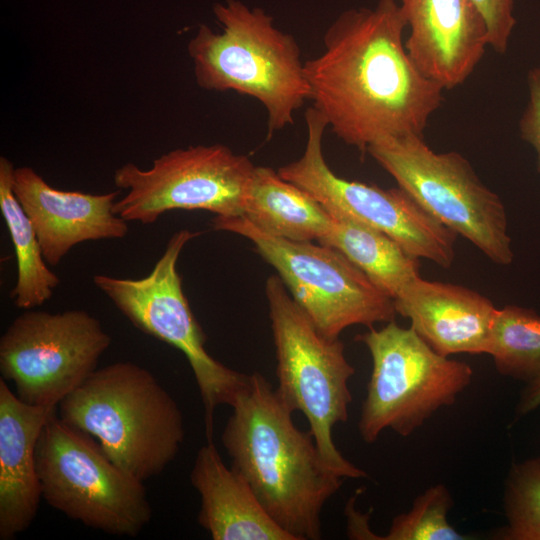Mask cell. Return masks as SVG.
<instances>
[{"instance_id": "obj_10", "label": "cell", "mask_w": 540, "mask_h": 540, "mask_svg": "<svg viewBox=\"0 0 540 540\" xmlns=\"http://www.w3.org/2000/svg\"><path fill=\"white\" fill-rule=\"evenodd\" d=\"M211 224L250 240L324 336L339 338L353 325L395 320L393 300L337 249L269 235L244 216H215Z\"/></svg>"}, {"instance_id": "obj_22", "label": "cell", "mask_w": 540, "mask_h": 540, "mask_svg": "<svg viewBox=\"0 0 540 540\" xmlns=\"http://www.w3.org/2000/svg\"><path fill=\"white\" fill-rule=\"evenodd\" d=\"M503 376L531 381L540 376V315L516 305L497 309L490 349Z\"/></svg>"}, {"instance_id": "obj_25", "label": "cell", "mask_w": 540, "mask_h": 540, "mask_svg": "<svg viewBox=\"0 0 540 540\" xmlns=\"http://www.w3.org/2000/svg\"><path fill=\"white\" fill-rule=\"evenodd\" d=\"M484 18L488 44L499 54L507 51L516 24L514 0H471Z\"/></svg>"}, {"instance_id": "obj_16", "label": "cell", "mask_w": 540, "mask_h": 540, "mask_svg": "<svg viewBox=\"0 0 540 540\" xmlns=\"http://www.w3.org/2000/svg\"><path fill=\"white\" fill-rule=\"evenodd\" d=\"M393 302L396 313L437 353L488 354L497 308L482 294L418 277Z\"/></svg>"}, {"instance_id": "obj_26", "label": "cell", "mask_w": 540, "mask_h": 540, "mask_svg": "<svg viewBox=\"0 0 540 540\" xmlns=\"http://www.w3.org/2000/svg\"><path fill=\"white\" fill-rule=\"evenodd\" d=\"M528 100L519 120L521 138L537 155L540 173V67L531 68L527 74Z\"/></svg>"}, {"instance_id": "obj_2", "label": "cell", "mask_w": 540, "mask_h": 540, "mask_svg": "<svg viewBox=\"0 0 540 540\" xmlns=\"http://www.w3.org/2000/svg\"><path fill=\"white\" fill-rule=\"evenodd\" d=\"M231 407L221 439L232 467L293 540H319L322 509L344 478L262 374H250Z\"/></svg>"}, {"instance_id": "obj_18", "label": "cell", "mask_w": 540, "mask_h": 540, "mask_svg": "<svg viewBox=\"0 0 540 540\" xmlns=\"http://www.w3.org/2000/svg\"><path fill=\"white\" fill-rule=\"evenodd\" d=\"M190 481L201 499L199 525L214 540H293L265 511L245 478L207 441L198 450Z\"/></svg>"}, {"instance_id": "obj_14", "label": "cell", "mask_w": 540, "mask_h": 540, "mask_svg": "<svg viewBox=\"0 0 540 540\" xmlns=\"http://www.w3.org/2000/svg\"><path fill=\"white\" fill-rule=\"evenodd\" d=\"M409 27L405 48L418 70L444 90L463 84L488 44L483 16L471 0H399Z\"/></svg>"}, {"instance_id": "obj_21", "label": "cell", "mask_w": 540, "mask_h": 540, "mask_svg": "<svg viewBox=\"0 0 540 540\" xmlns=\"http://www.w3.org/2000/svg\"><path fill=\"white\" fill-rule=\"evenodd\" d=\"M13 163L0 157V210L16 257L17 279L10 297L16 307L29 310L48 301L60 278L48 267L34 227L13 191Z\"/></svg>"}, {"instance_id": "obj_7", "label": "cell", "mask_w": 540, "mask_h": 540, "mask_svg": "<svg viewBox=\"0 0 540 540\" xmlns=\"http://www.w3.org/2000/svg\"><path fill=\"white\" fill-rule=\"evenodd\" d=\"M355 340L372 359L358 421L366 443L375 442L386 429L411 435L437 410L452 405L472 381L470 365L437 353L411 327L395 320L381 329L370 327Z\"/></svg>"}, {"instance_id": "obj_12", "label": "cell", "mask_w": 540, "mask_h": 540, "mask_svg": "<svg viewBox=\"0 0 540 540\" xmlns=\"http://www.w3.org/2000/svg\"><path fill=\"white\" fill-rule=\"evenodd\" d=\"M254 169L247 156L222 144L171 150L148 169L126 163L113 175L115 186L126 191L113 211L127 222L142 224H152L176 209L242 216Z\"/></svg>"}, {"instance_id": "obj_19", "label": "cell", "mask_w": 540, "mask_h": 540, "mask_svg": "<svg viewBox=\"0 0 540 540\" xmlns=\"http://www.w3.org/2000/svg\"><path fill=\"white\" fill-rule=\"evenodd\" d=\"M242 216L269 235L297 242H319L332 225L313 196L267 166H255Z\"/></svg>"}, {"instance_id": "obj_3", "label": "cell", "mask_w": 540, "mask_h": 540, "mask_svg": "<svg viewBox=\"0 0 540 540\" xmlns=\"http://www.w3.org/2000/svg\"><path fill=\"white\" fill-rule=\"evenodd\" d=\"M213 12L222 32L201 25L187 45L196 83L208 91H234L260 102L270 139L294 124L295 113L310 99L300 47L261 8L226 0L214 5Z\"/></svg>"}, {"instance_id": "obj_8", "label": "cell", "mask_w": 540, "mask_h": 540, "mask_svg": "<svg viewBox=\"0 0 540 540\" xmlns=\"http://www.w3.org/2000/svg\"><path fill=\"white\" fill-rule=\"evenodd\" d=\"M199 234L188 229L175 232L145 277L97 274L92 281L134 327L185 355L204 407L207 441H212L215 410L220 405L231 406L250 374L225 366L207 352L205 333L184 294L177 261L184 246Z\"/></svg>"}, {"instance_id": "obj_20", "label": "cell", "mask_w": 540, "mask_h": 540, "mask_svg": "<svg viewBox=\"0 0 540 540\" xmlns=\"http://www.w3.org/2000/svg\"><path fill=\"white\" fill-rule=\"evenodd\" d=\"M319 243L345 255L381 291L394 300L419 275V259L384 233L354 220L332 216Z\"/></svg>"}, {"instance_id": "obj_11", "label": "cell", "mask_w": 540, "mask_h": 540, "mask_svg": "<svg viewBox=\"0 0 540 540\" xmlns=\"http://www.w3.org/2000/svg\"><path fill=\"white\" fill-rule=\"evenodd\" d=\"M307 139L302 156L277 171L313 196L331 215L380 231L409 255L448 268L455 258L457 234L441 224L400 187L384 189L336 175L327 164L322 140L328 127L311 106L305 112Z\"/></svg>"}, {"instance_id": "obj_9", "label": "cell", "mask_w": 540, "mask_h": 540, "mask_svg": "<svg viewBox=\"0 0 540 540\" xmlns=\"http://www.w3.org/2000/svg\"><path fill=\"white\" fill-rule=\"evenodd\" d=\"M367 153L441 224L493 263H512L505 206L461 154L437 153L418 136L384 139Z\"/></svg>"}, {"instance_id": "obj_24", "label": "cell", "mask_w": 540, "mask_h": 540, "mask_svg": "<svg viewBox=\"0 0 540 540\" xmlns=\"http://www.w3.org/2000/svg\"><path fill=\"white\" fill-rule=\"evenodd\" d=\"M453 499L446 486L437 484L418 495L408 512L397 515L384 540H466L448 521Z\"/></svg>"}, {"instance_id": "obj_4", "label": "cell", "mask_w": 540, "mask_h": 540, "mask_svg": "<svg viewBox=\"0 0 540 540\" xmlns=\"http://www.w3.org/2000/svg\"><path fill=\"white\" fill-rule=\"evenodd\" d=\"M57 414L142 482L166 469L185 437L174 398L149 370L130 361L97 368L59 403Z\"/></svg>"}, {"instance_id": "obj_15", "label": "cell", "mask_w": 540, "mask_h": 540, "mask_svg": "<svg viewBox=\"0 0 540 540\" xmlns=\"http://www.w3.org/2000/svg\"><path fill=\"white\" fill-rule=\"evenodd\" d=\"M13 191L48 265H58L82 242L122 239L128 233L127 221L113 211L120 190L105 194L64 191L50 186L33 168L22 166L14 170Z\"/></svg>"}, {"instance_id": "obj_6", "label": "cell", "mask_w": 540, "mask_h": 540, "mask_svg": "<svg viewBox=\"0 0 540 540\" xmlns=\"http://www.w3.org/2000/svg\"><path fill=\"white\" fill-rule=\"evenodd\" d=\"M42 498L68 518L118 536H137L152 508L142 481L126 473L91 435L51 414L36 447Z\"/></svg>"}, {"instance_id": "obj_1", "label": "cell", "mask_w": 540, "mask_h": 540, "mask_svg": "<svg viewBox=\"0 0 540 540\" xmlns=\"http://www.w3.org/2000/svg\"><path fill=\"white\" fill-rule=\"evenodd\" d=\"M397 0L342 12L323 36V51L304 62L312 106L333 133L366 153L388 138L423 137L444 89L411 61Z\"/></svg>"}, {"instance_id": "obj_17", "label": "cell", "mask_w": 540, "mask_h": 540, "mask_svg": "<svg viewBox=\"0 0 540 540\" xmlns=\"http://www.w3.org/2000/svg\"><path fill=\"white\" fill-rule=\"evenodd\" d=\"M57 408L29 405L0 379V539L11 540L34 521L42 498L36 447Z\"/></svg>"}, {"instance_id": "obj_5", "label": "cell", "mask_w": 540, "mask_h": 540, "mask_svg": "<svg viewBox=\"0 0 540 540\" xmlns=\"http://www.w3.org/2000/svg\"><path fill=\"white\" fill-rule=\"evenodd\" d=\"M265 294L276 353L277 393L293 412L305 416L309 432L333 470L344 479L366 477L333 440V429L347 421L352 402L349 380L355 369L345 356L344 344L318 331L279 276L267 278Z\"/></svg>"}, {"instance_id": "obj_23", "label": "cell", "mask_w": 540, "mask_h": 540, "mask_svg": "<svg viewBox=\"0 0 540 540\" xmlns=\"http://www.w3.org/2000/svg\"><path fill=\"white\" fill-rule=\"evenodd\" d=\"M503 540H540V457L512 465L504 485Z\"/></svg>"}, {"instance_id": "obj_13", "label": "cell", "mask_w": 540, "mask_h": 540, "mask_svg": "<svg viewBox=\"0 0 540 540\" xmlns=\"http://www.w3.org/2000/svg\"><path fill=\"white\" fill-rule=\"evenodd\" d=\"M110 344L101 322L85 310H25L0 338L1 378L13 382L23 402L57 408L97 369Z\"/></svg>"}, {"instance_id": "obj_27", "label": "cell", "mask_w": 540, "mask_h": 540, "mask_svg": "<svg viewBox=\"0 0 540 540\" xmlns=\"http://www.w3.org/2000/svg\"><path fill=\"white\" fill-rule=\"evenodd\" d=\"M540 406V376L529 381L521 393L516 407L517 414L525 415Z\"/></svg>"}]
</instances>
